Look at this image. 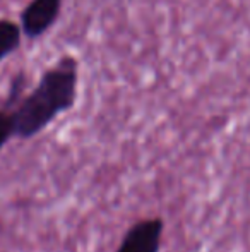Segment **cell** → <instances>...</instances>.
I'll use <instances>...</instances> for the list:
<instances>
[{
	"mask_svg": "<svg viewBox=\"0 0 250 252\" xmlns=\"http://www.w3.org/2000/svg\"><path fill=\"white\" fill-rule=\"evenodd\" d=\"M79 62L76 57L63 55L41 74L38 84L21 98L12 113L14 137L33 139L43 132L62 113L69 112L77 100Z\"/></svg>",
	"mask_w": 250,
	"mask_h": 252,
	"instance_id": "1",
	"label": "cell"
},
{
	"mask_svg": "<svg viewBox=\"0 0 250 252\" xmlns=\"http://www.w3.org/2000/svg\"><path fill=\"white\" fill-rule=\"evenodd\" d=\"M62 0H31L19 16L21 31L29 40H38L55 26L60 17Z\"/></svg>",
	"mask_w": 250,
	"mask_h": 252,
	"instance_id": "2",
	"label": "cell"
},
{
	"mask_svg": "<svg viewBox=\"0 0 250 252\" xmlns=\"http://www.w3.org/2000/svg\"><path fill=\"white\" fill-rule=\"evenodd\" d=\"M163 232V218H142L127 230L115 252H160Z\"/></svg>",
	"mask_w": 250,
	"mask_h": 252,
	"instance_id": "3",
	"label": "cell"
},
{
	"mask_svg": "<svg viewBox=\"0 0 250 252\" xmlns=\"http://www.w3.org/2000/svg\"><path fill=\"white\" fill-rule=\"evenodd\" d=\"M23 41V31L17 23L10 19H0V63L17 52Z\"/></svg>",
	"mask_w": 250,
	"mask_h": 252,
	"instance_id": "4",
	"label": "cell"
},
{
	"mask_svg": "<svg viewBox=\"0 0 250 252\" xmlns=\"http://www.w3.org/2000/svg\"><path fill=\"white\" fill-rule=\"evenodd\" d=\"M10 139H14V122L12 113L5 106H0V151L7 146Z\"/></svg>",
	"mask_w": 250,
	"mask_h": 252,
	"instance_id": "5",
	"label": "cell"
}]
</instances>
